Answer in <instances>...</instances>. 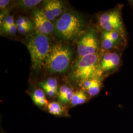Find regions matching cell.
Here are the masks:
<instances>
[{"label":"cell","instance_id":"cell-2","mask_svg":"<svg viewBox=\"0 0 133 133\" xmlns=\"http://www.w3.org/2000/svg\"><path fill=\"white\" fill-rule=\"evenodd\" d=\"M34 70H39L45 63L50 49L48 36L35 32L30 36L26 42Z\"/></svg>","mask_w":133,"mask_h":133},{"label":"cell","instance_id":"cell-21","mask_svg":"<svg viewBox=\"0 0 133 133\" xmlns=\"http://www.w3.org/2000/svg\"><path fill=\"white\" fill-rule=\"evenodd\" d=\"M2 30L5 33L9 35H15L18 30L16 24L14 23L5 28L2 29Z\"/></svg>","mask_w":133,"mask_h":133},{"label":"cell","instance_id":"cell-16","mask_svg":"<svg viewBox=\"0 0 133 133\" xmlns=\"http://www.w3.org/2000/svg\"><path fill=\"white\" fill-rule=\"evenodd\" d=\"M48 111L50 114L60 116L64 112V107L61 104L56 102L48 103L47 106Z\"/></svg>","mask_w":133,"mask_h":133},{"label":"cell","instance_id":"cell-12","mask_svg":"<svg viewBox=\"0 0 133 133\" xmlns=\"http://www.w3.org/2000/svg\"><path fill=\"white\" fill-rule=\"evenodd\" d=\"M46 94L50 97L58 93V86L57 81L54 78H49L40 84Z\"/></svg>","mask_w":133,"mask_h":133},{"label":"cell","instance_id":"cell-5","mask_svg":"<svg viewBox=\"0 0 133 133\" xmlns=\"http://www.w3.org/2000/svg\"><path fill=\"white\" fill-rule=\"evenodd\" d=\"M99 23L105 31L117 32L126 36L121 8H116L102 14L99 18Z\"/></svg>","mask_w":133,"mask_h":133},{"label":"cell","instance_id":"cell-22","mask_svg":"<svg viewBox=\"0 0 133 133\" xmlns=\"http://www.w3.org/2000/svg\"><path fill=\"white\" fill-rule=\"evenodd\" d=\"M10 3L9 0H1L0 1V7L1 9L5 8Z\"/></svg>","mask_w":133,"mask_h":133},{"label":"cell","instance_id":"cell-4","mask_svg":"<svg viewBox=\"0 0 133 133\" xmlns=\"http://www.w3.org/2000/svg\"><path fill=\"white\" fill-rule=\"evenodd\" d=\"M72 57L70 48L62 44H55L50 48L45 66L49 71L61 74L69 68Z\"/></svg>","mask_w":133,"mask_h":133},{"label":"cell","instance_id":"cell-19","mask_svg":"<svg viewBox=\"0 0 133 133\" xmlns=\"http://www.w3.org/2000/svg\"><path fill=\"white\" fill-rule=\"evenodd\" d=\"M17 30L21 34H26L31 31L34 28L33 25H17Z\"/></svg>","mask_w":133,"mask_h":133},{"label":"cell","instance_id":"cell-23","mask_svg":"<svg viewBox=\"0 0 133 133\" xmlns=\"http://www.w3.org/2000/svg\"><path fill=\"white\" fill-rule=\"evenodd\" d=\"M130 2H131V3H132V4L133 5V1H130Z\"/></svg>","mask_w":133,"mask_h":133},{"label":"cell","instance_id":"cell-15","mask_svg":"<svg viewBox=\"0 0 133 133\" xmlns=\"http://www.w3.org/2000/svg\"><path fill=\"white\" fill-rule=\"evenodd\" d=\"M87 101V95L84 91L81 90L75 93L70 103L71 105L74 107L84 104Z\"/></svg>","mask_w":133,"mask_h":133},{"label":"cell","instance_id":"cell-1","mask_svg":"<svg viewBox=\"0 0 133 133\" xmlns=\"http://www.w3.org/2000/svg\"><path fill=\"white\" fill-rule=\"evenodd\" d=\"M99 53L79 58L72 68L71 77L80 83L83 81L100 78L103 74Z\"/></svg>","mask_w":133,"mask_h":133},{"label":"cell","instance_id":"cell-8","mask_svg":"<svg viewBox=\"0 0 133 133\" xmlns=\"http://www.w3.org/2000/svg\"><path fill=\"white\" fill-rule=\"evenodd\" d=\"M34 28L36 32L47 36L55 30L54 24L48 19L43 10H36L33 12Z\"/></svg>","mask_w":133,"mask_h":133},{"label":"cell","instance_id":"cell-17","mask_svg":"<svg viewBox=\"0 0 133 133\" xmlns=\"http://www.w3.org/2000/svg\"><path fill=\"white\" fill-rule=\"evenodd\" d=\"M43 1L41 0H22L19 2L20 6L25 8H32L38 5Z\"/></svg>","mask_w":133,"mask_h":133},{"label":"cell","instance_id":"cell-10","mask_svg":"<svg viewBox=\"0 0 133 133\" xmlns=\"http://www.w3.org/2000/svg\"><path fill=\"white\" fill-rule=\"evenodd\" d=\"M63 9L64 5L61 1L49 0L45 2L43 10L46 18L52 21L62 14Z\"/></svg>","mask_w":133,"mask_h":133},{"label":"cell","instance_id":"cell-11","mask_svg":"<svg viewBox=\"0 0 133 133\" xmlns=\"http://www.w3.org/2000/svg\"><path fill=\"white\" fill-rule=\"evenodd\" d=\"M83 90H85L90 97H94L100 93L102 86L100 78H94L83 81L80 83Z\"/></svg>","mask_w":133,"mask_h":133},{"label":"cell","instance_id":"cell-3","mask_svg":"<svg viewBox=\"0 0 133 133\" xmlns=\"http://www.w3.org/2000/svg\"><path fill=\"white\" fill-rule=\"evenodd\" d=\"M83 22L81 17L73 12L64 13L57 20L55 30L57 36L64 40L71 41L82 32Z\"/></svg>","mask_w":133,"mask_h":133},{"label":"cell","instance_id":"cell-20","mask_svg":"<svg viewBox=\"0 0 133 133\" xmlns=\"http://www.w3.org/2000/svg\"><path fill=\"white\" fill-rule=\"evenodd\" d=\"M16 24L17 25H34L32 22L28 18L26 17H19L16 20Z\"/></svg>","mask_w":133,"mask_h":133},{"label":"cell","instance_id":"cell-13","mask_svg":"<svg viewBox=\"0 0 133 133\" xmlns=\"http://www.w3.org/2000/svg\"><path fill=\"white\" fill-rule=\"evenodd\" d=\"M74 94V92L71 87L64 85L60 88L58 96L60 102L64 103H68L71 102Z\"/></svg>","mask_w":133,"mask_h":133},{"label":"cell","instance_id":"cell-9","mask_svg":"<svg viewBox=\"0 0 133 133\" xmlns=\"http://www.w3.org/2000/svg\"><path fill=\"white\" fill-rule=\"evenodd\" d=\"M121 58L116 52H108L101 56L100 66L103 74L117 70L121 65Z\"/></svg>","mask_w":133,"mask_h":133},{"label":"cell","instance_id":"cell-18","mask_svg":"<svg viewBox=\"0 0 133 133\" xmlns=\"http://www.w3.org/2000/svg\"><path fill=\"white\" fill-rule=\"evenodd\" d=\"M2 19V21L1 22V25L2 29L5 28L10 25L15 23L14 22V18L13 16L11 15H6ZM2 19H1V20H2Z\"/></svg>","mask_w":133,"mask_h":133},{"label":"cell","instance_id":"cell-6","mask_svg":"<svg viewBox=\"0 0 133 133\" xmlns=\"http://www.w3.org/2000/svg\"><path fill=\"white\" fill-rule=\"evenodd\" d=\"M99 41L95 32L89 30L81 36L77 44L79 58L98 52Z\"/></svg>","mask_w":133,"mask_h":133},{"label":"cell","instance_id":"cell-14","mask_svg":"<svg viewBox=\"0 0 133 133\" xmlns=\"http://www.w3.org/2000/svg\"><path fill=\"white\" fill-rule=\"evenodd\" d=\"M34 103L38 106H48V101L45 97L44 91L39 89H37L34 91L31 95Z\"/></svg>","mask_w":133,"mask_h":133},{"label":"cell","instance_id":"cell-7","mask_svg":"<svg viewBox=\"0 0 133 133\" xmlns=\"http://www.w3.org/2000/svg\"><path fill=\"white\" fill-rule=\"evenodd\" d=\"M126 36L117 32L104 31L102 35V46L105 50L121 49L126 43Z\"/></svg>","mask_w":133,"mask_h":133}]
</instances>
